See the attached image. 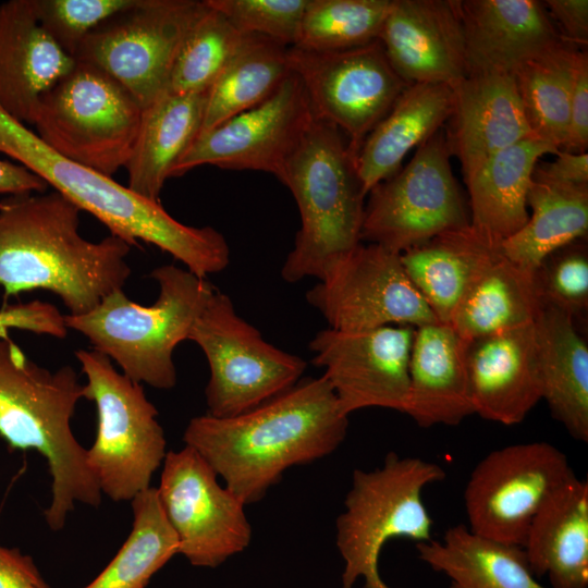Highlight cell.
<instances>
[{"label": "cell", "mask_w": 588, "mask_h": 588, "mask_svg": "<svg viewBox=\"0 0 588 588\" xmlns=\"http://www.w3.org/2000/svg\"><path fill=\"white\" fill-rule=\"evenodd\" d=\"M348 416L327 379L304 378L243 414L189 420L183 436L245 505L260 501L292 466L334 452Z\"/></svg>", "instance_id": "obj_1"}, {"label": "cell", "mask_w": 588, "mask_h": 588, "mask_svg": "<svg viewBox=\"0 0 588 588\" xmlns=\"http://www.w3.org/2000/svg\"><path fill=\"white\" fill-rule=\"evenodd\" d=\"M81 209L56 191L10 195L0 201V286L5 296L37 289L60 297L69 315L94 309L131 274V245L99 242L78 231Z\"/></svg>", "instance_id": "obj_2"}, {"label": "cell", "mask_w": 588, "mask_h": 588, "mask_svg": "<svg viewBox=\"0 0 588 588\" xmlns=\"http://www.w3.org/2000/svg\"><path fill=\"white\" fill-rule=\"evenodd\" d=\"M85 387L66 365L51 371L29 359L0 330V437L14 449L38 451L52 477L48 526L61 530L76 502L97 507L101 491L74 437L71 418Z\"/></svg>", "instance_id": "obj_3"}, {"label": "cell", "mask_w": 588, "mask_h": 588, "mask_svg": "<svg viewBox=\"0 0 588 588\" xmlns=\"http://www.w3.org/2000/svg\"><path fill=\"white\" fill-rule=\"evenodd\" d=\"M0 152L19 161L131 246H137L138 241L152 244L197 274L205 272L217 257L220 238L213 228L186 225L160 201L149 200L111 176L63 157L1 107Z\"/></svg>", "instance_id": "obj_4"}, {"label": "cell", "mask_w": 588, "mask_h": 588, "mask_svg": "<svg viewBox=\"0 0 588 588\" xmlns=\"http://www.w3.org/2000/svg\"><path fill=\"white\" fill-rule=\"evenodd\" d=\"M292 193L301 228L281 269L290 283L321 279L330 266L362 243L365 198L343 133L315 119L278 179Z\"/></svg>", "instance_id": "obj_5"}, {"label": "cell", "mask_w": 588, "mask_h": 588, "mask_svg": "<svg viewBox=\"0 0 588 588\" xmlns=\"http://www.w3.org/2000/svg\"><path fill=\"white\" fill-rule=\"evenodd\" d=\"M150 277L159 286L152 305L142 306L120 289L86 314L64 315V322L85 335L93 350L115 362L131 380L169 390L176 383L174 348L188 340L215 287L173 265L155 268Z\"/></svg>", "instance_id": "obj_6"}, {"label": "cell", "mask_w": 588, "mask_h": 588, "mask_svg": "<svg viewBox=\"0 0 588 588\" xmlns=\"http://www.w3.org/2000/svg\"><path fill=\"white\" fill-rule=\"evenodd\" d=\"M437 463L389 452L381 467L355 469L344 510L335 522V542L344 561L342 587L391 588L380 577L378 560L393 538L418 542L431 538L433 520L422 501L424 489L445 479Z\"/></svg>", "instance_id": "obj_7"}, {"label": "cell", "mask_w": 588, "mask_h": 588, "mask_svg": "<svg viewBox=\"0 0 588 588\" xmlns=\"http://www.w3.org/2000/svg\"><path fill=\"white\" fill-rule=\"evenodd\" d=\"M75 356L87 378L85 400L97 409L88 467L101 493L113 501L132 500L150 487L167 454L158 411L140 383L117 371L105 354L91 348L78 350Z\"/></svg>", "instance_id": "obj_8"}, {"label": "cell", "mask_w": 588, "mask_h": 588, "mask_svg": "<svg viewBox=\"0 0 588 588\" xmlns=\"http://www.w3.org/2000/svg\"><path fill=\"white\" fill-rule=\"evenodd\" d=\"M143 108L113 77L77 62L36 108V134L63 157L111 176L133 151Z\"/></svg>", "instance_id": "obj_9"}, {"label": "cell", "mask_w": 588, "mask_h": 588, "mask_svg": "<svg viewBox=\"0 0 588 588\" xmlns=\"http://www.w3.org/2000/svg\"><path fill=\"white\" fill-rule=\"evenodd\" d=\"M188 340L204 352L210 378L205 390L209 415L233 417L295 385L306 362L264 340L235 311L231 298L213 291L195 320Z\"/></svg>", "instance_id": "obj_10"}, {"label": "cell", "mask_w": 588, "mask_h": 588, "mask_svg": "<svg viewBox=\"0 0 588 588\" xmlns=\"http://www.w3.org/2000/svg\"><path fill=\"white\" fill-rule=\"evenodd\" d=\"M444 127L377 184L365 203L362 241L396 254L470 224L452 172Z\"/></svg>", "instance_id": "obj_11"}, {"label": "cell", "mask_w": 588, "mask_h": 588, "mask_svg": "<svg viewBox=\"0 0 588 588\" xmlns=\"http://www.w3.org/2000/svg\"><path fill=\"white\" fill-rule=\"evenodd\" d=\"M205 10L198 0H138L91 30L74 59L113 77L144 109L166 91L179 51Z\"/></svg>", "instance_id": "obj_12"}, {"label": "cell", "mask_w": 588, "mask_h": 588, "mask_svg": "<svg viewBox=\"0 0 588 588\" xmlns=\"http://www.w3.org/2000/svg\"><path fill=\"white\" fill-rule=\"evenodd\" d=\"M573 474L567 456L548 442L491 451L474 467L464 490L467 528L523 547L537 512Z\"/></svg>", "instance_id": "obj_13"}, {"label": "cell", "mask_w": 588, "mask_h": 588, "mask_svg": "<svg viewBox=\"0 0 588 588\" xmlns=\"http://www.w3.org/2000/svg\"><path fill=\"white\" fill-rule=\"evenodd\" d=\"M289 64L316 119L338 127L355 156L408 86L391 66L378 39L329 52L291 47Z\"/></svg>", "instance_id": "obj_14"}, {"label": "cell", "mask_w": 588, "mask_h": 588, "mask_svg": "<svg viewBox=\"0 0 588 588\" xmlns=\"http://www.w3.org/2000/svg\"><path fill=\"white\" fill-rule=\"evenodd\" d=\"M307 302L340 331L439 322L414 286L400 254L359 243L306 293Z\"/></svg>", "instance_id": "obj_15"}, {"label": "cell", "mask_w": 588, "mask_h": 588, "mask_svg": "<svg viewBox=\"0 0 588 588\" xmlns=\"http://www.w3.org/2000/svg\"><path fill=\"white\" fill-rule=\"evenodd\" d=\"M191 446L167 452L158 497L179 542V553L199 567H217L252 541L245 504L218 482Z\"/></svg>", "instance_id": "obj_16"}, {"label": "cell", "mask_w": 588, "mask_h": 588, "mask_svg": "<svg viewBox=\"0 0 588 588\" xmlns=\"http://www.w3.org/2000/svg\"><path fill=\"white\" fill-rule=\"evenodd\" d=\"M315 119L301 81L291 71L266 100L199 134L170 179L204 164L264 171L279 179Z\"/></svg>", "instance_id": "obj_17"}, {"label": "cell", "mask_w": 588, "mask_h": 588, "mask_svg": "<svg viewBox=\"0 0 588 588\" xmlns=\"http://www.w3.org/2000/svg\"><path fill=\"white\" fill-rule=\"evenodd\" d=\"M414 333V327L385 326L365 331L327 328L314 336L313 364L324 369L344 414L368 407L406 412Z\"/></svg>", "instance_id": "obj_18"}, {"label": "cell", "mask_w": 588, "mask_h": 588, "mask_svg": "<svg viewBox=\"0 0 588 588\" xmlns=\"http://www.w3.org/2000/svg\"><path fill=\"white\" fill-rule=\"evenodd\" d=\"M460 0H391L378 40L407 84L451 87L467 76Z\"/></svg>", "instance_id": "obj_19"}, {"label": "cell", "mask_w": 588, "mask_h": 588, "mask_svg": "<svg viewBox=\"0 0 588 588\" xmlns=\"http://www.w3.org/2000/svg\"><path fill=\"white\" fill-rule=\"evenodd\" d=\"M474 414L512 426L541 400L534 322L465 341Z\"/></svg>", "instance_id": "obj_20"}, {"label": "cell", "mask_w": 588, "mask_h": 588, "mask_svg": "<svg viewBox=\"0 0 588 588\" xmlns=\"http://www.w3.org/2000/svg\"><path fill=\"white\" fill-rule=\"evenodd\" d=\"M452 88L454 106L444 135L464 181L493 155L534 136L513 74L473 73Z\"/></svg>", "instance_id": "obj_21"}, {"label": "cell", "mask_w": 588, "mask_h": 588, "mask_svg": "<svg viewBox=\"0 0 588 588\" xmlns=\"http://www.w3.org/2000/svg\"><path fill=\"white\" fill-rule=\"evenodd\" d=\"M75 64L40 25L33 0L0 4V107L8 114L32 124L41 97Z\"/></svg>", "instance_id": "obj_22"}, {"label": "cell", "mask_w": 588, "mask_h": 588, "mask_svg": "<svg viewBox=\"0 0 588 588\" xmlns=\"http://www.w3.org/2000/svg\"><path fill=\"white\" fill-rule=\"evenodd\" d=\"M467 75L513 74L563 41L542 1L460 0Z\"/></svg>", "instance_id": "obj_23"}, {"label": "cell", "mask_w": 588, "mask_h": 588, "mask_svg": "<svg viewBox=\"0 0 588 588\" xmlns=\"http://www.w3.org/2000/svg\"><path fill=\"white\" fill-rule=\"evenodd\" d=\"M465 345L450 324L415 328L405 414L418 426H457L474 414Z\"/></svg>", "instance_id": "obj_24"}, {"label": "cell", "mask_w": 588, "mask_h": 588, "mask_svg": "<svg viewBox=\"0 0 588 588\" xmlns=\"http://www.w3.org/2000/svg\"><path fill=\"white\" fill-rule=\"evenodd\" d=\"M523 550L551 588H588V482L573 474L542 504Z\"/></svg>", "instance_id": "obj_25"}, {"label": "cell", "mask_w": 588, "mask_h": 588, "mask_svg": "<svg viewBox=\"0 0 588 588\" xmlns=\"http://www.w3.org/2000/svg\"><path fill=\"white\" fill-rule=\"evenodd\" d=\"M534 330L541 400L572 438L587 443L588 347L575 327V318L540 301Z\"/></svg>", "instance_id": "obj_26"}, {"label": "cell", "mask_w": 588, "mask_h": 588, "mask_svg": "<svg viewBox=\"0 0 588 588\" xmlns=\"http://www.w3.org/2000/svg\"><path fill=\"white\" fill-rule=\"evenodd\" d=\"M453 88L445 84L408 85L388 114L365 138L356 166L365 193L397 172L405 157L428 140L453 112Z\"/></svg>", "instance_id": "obj_27"}, {"label": "cell", "mask_w": 588, "mask_h": 588, "mask_svg": "<svg viewBox=\"0 0 588 588\" xmlns=\"http://www.w3.org/2000/svg\"><path fill=\"white\" fill-rule=\"evenodd\" d=\"M560 150L529 136L490 157L465 184L470 225L493 244L516 233L528 220L527 195L535 166Z\"/></svg>", "instance_id": "obj_28"}, {"label": "cell", "mask_w": 588, "mask_h": 588, "mask_svg": "<svg viewBox=\"0 0 588 588\" xmlns=\"http://www.w3.org/2000/svg\"><path fill=\"white\" fill-rule=\"evenodd\" d=\"M499 253V245L469 224L441 233L400 256L406 274L437 320L450 324L470 284Z\"/></svg>", "instance_id": "obj_29"}, {"label": "cell", "mask_w": 588, "mask_h": 588, "mask_svg": "<svg viewBox=\"0 0 588 588\" xmlns=\"http://www.w3.org/2000/svg\"><path fill=\"white\" fill-rule=\"evenodd\" d=\"M206 93H162L142 112L138 135L125 164L127 187L159 201L171 170L199 134Z\"/></svg>", "instance_id": "obj_30"}, {"label": "cell", "mask_w": 588, "mask_h": 588, "mask_svg": "<svg viewBox=\"0 0 588 588\" xmlns=\"http://www.w3.org/2000/svg\"><path fill=\"white\" fill-rule=\"evenodd\" d=\"M418 559L445 575L451 588H548L538 581L520 546L450 527L441 540L416 543Z\"/></svg>", "instance_id": "obj_31"}, {"label": "cell", "mask_w": 588, "mask_h": 588, "mask_svg": "<svg viewBox=\"0 0 588 588\" xmlns=\"http://www.w3.org/2000/svg\"><path fill=\"white\" fill-rule=\"evenodd\" d=\"M531 213L499 250L529 271L558 249L584 240L588 232V186H568L532 180L527 195Z\"/></svg>", "instance_id": "obj_32"}, {"label": "cell", "mask_w": 588, "mask_h": 588, "mask_svg": "<svg viewBox=\"0 0 588 588\" xmlns=\"http://www.w3.org/2000/svg\"><path fill=\"white\" fill-rule=\"evenodd\" d=\"M539 305L534 272L499 253L470 284L450 326L464 341H470L534 322Z\"/></svg>", "instance_id": "obj_33"}, {"label": "cell", "mask_w": 588, "mask_h": 588, "mask_svg": "<svg viewBox=\"0 0 588 588\" xmlns=\"http://www.w3.org/2000/svg\"><path fill=\"white\" fill-rule=\"evenodd\" d=\"M290 73L289 47L261 36L246 35L206 93L199 134L266 100Z\"/></svg>", "instance_id": "obj_34"}, {"label": "cell", "mask_w": 588, "mask_h": 588, "mask_svg": "<svg viewBox=\"0 0 588 588\" xmlns=\"http://www.w3.org/2000/svg\"><path fill=\"white\" fill-rule=\"evenodd\" d=\"M584 50L563 40L513 73L532 135L559 150L565 143L574 76Z\"/></svg>", "instance_id": "obj_35"}, {"label": "cell", "mask_w": 588, "mask_h": 588, "mask_svg": "<svg viewBox=\"0 0 588 588\" xmlns=\"http://www.w3.org/2000/svg\"><path fill=\"white\" fill-rule=\"evenodd\" d=\"M131 534L106 568L84 588H145L179 553L177 538L161 506L157 488L132 500Z\"/></svg>", "instance_id": "obj_36"}, {"label": "cell", "mask_w": 588, "mask_h": 588, "mask_svg": "<svg viewBox=\"0 0 588 588\" xmlns=\"http://www.w3.org/2000/svg\"><path fill=\"white\" fill-rule=\"evenodd\" d=\"M391 0H307L294 47L329 52L377 40Z\"/></svg>", "instance_id": "obj_37"}, {"label": "cell", "mask_w": 588, "mask_h": 588, "mask_svg": "<svg viewBox=\"0 0 588 588\" xmlns=\"http://www.w3.org/2000/svg\"><path fill=\"white\" fill-rule=\"evenodd\" d=\"M245 37L246 34L238 32L221 13L206 4L205 12L179 51L166 91L207 93Z\"/></svg>", "instance_id": "obj_38"}, {"label": "cell", "mask_w": 588, "mask_h": 588, "mask_svg": "<svg viewBox=\"0 0 588 588\" xmlns=\"http://www.w3.org/2000/svg\"><path fill=\"white\" fill-rule=\"evenodd\" d=\"M138 0H33L36 16L47 34L74 59L84 38ZM75 60V59H74Z\"/></svg>", "instance_id": "obj_39"}, {"label": "cell", "mask_w": 588, "mask_h": 588, "mask_svg": "<svg viewBox=\"0 0 588 588\" xmlns=\"http://www.w3.org/2000/svg\"><path fill=\"white\" fill-rule=\"evenodd\" d=\"M584 240L566 245L535 270L539 299L581 316L588 307V253Z\"/></svg>", "instance_id": "obj_40"}, {"label": "cell", "mask_w": 588, "mask_h": 588, "mask_svg": "<svg viewBox=\"0 0 588 588\" xmlns=\"http://www.w3.org/2000/svg\"><path fill=\"white\" fill-rule=\"evenodd\" d=\"M238 32L294 47L307 0H205Z\"/></svg>", "instance_id": "obj_41"}, {"label": "cell", "mask_w": 588, "mask_h": 588, "mask_svg": "<svg viewBox=\"0 0 588 588\" xmlns=\"http://www.w3.org/2000/svg\"><path fill=\"white\" fill-rule=\"evenodd\" d=\"M8 329L25 330L57 339H64L68 334L64 315L54 305L42 301L2 307L0 330Z\"/></svg>", "instance_id": "obj_42"}, {"label": "cell", "mask_w": 588, "mask_h": 588, "mask_svg": "<svg viewBox=\"0 0 588 588\" xmlns=\"http://www.w3.org/2000/svg\"><path fill=\"white\" fill-rule=\"evenodd\" d=\"M588 147V53L578 59L569 106V121L563 150L586 152Z\"/></svg>", "instance_id": "obj_43"}, {"label": "cell", "mask_w": 588, "mask_h": 588, "mask_svg": "<svg viewBox=\"0 0 588 588\" xmlns=\"http://www.w3.org/2000/svg\"><path fill=\"white\" fill-rule=\"evenodd\" d=\"M542 3L560 37L566 42L587 49L588 1L546 0Z\"/></svg>", "instance_id": "obj_44"}, {"label": "cell", "mask_w": 588, "mask_h": 588, "mask_svg": "<svg viewBox=\"0 0 588 588\" xmlns=\"http://www.w3.org/2000/svg\"><path fill=\"white\" fill-rule=\"evenodd\" d=\"M532 180L568 186H588V154L560 150L554 160H539Z\"/></svg>", "instance_id": "obj_45"}, {"label": "cell", "mask_w": 588, "mask_h": 588, "mask_svg": "<svg viewBox=\"0 0 588 588\" xmlns=\"http://www.w3.org/2000/svg\"><path fill=\"white\" fill-rule=\"evenodd\" d=\"M0 588H50L33 559L0 544Z\"/></svg>", "instance_id": "obj_46"}, {"label": "cell", "mask_w": 588, "mask_h": 588, "mask_svg": "<svg viewBox=\"0 0 588 588\" xmlns=\"http://www.w3.org/2000/svg\"><path fill=\"white\" fill-rule=\"evenodd\" d=\"M48 185L22 164L0 160V194L46 193Z\"/></svg>", "instance_id": "obj_47"}]
</instances>
